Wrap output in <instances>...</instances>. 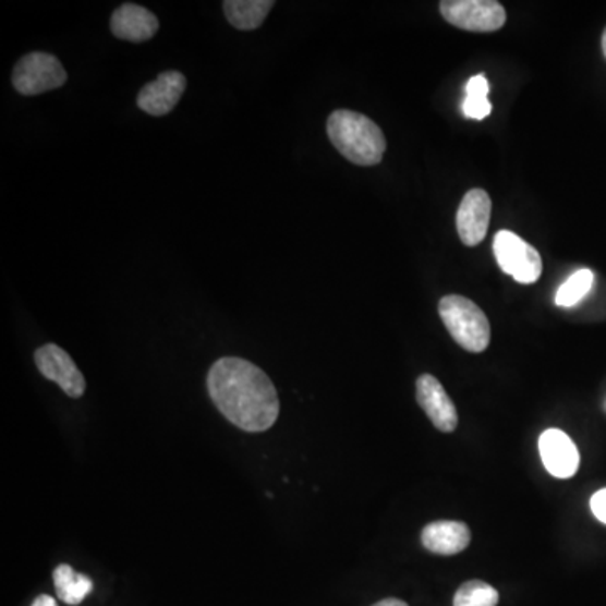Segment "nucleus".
<instances>
[{"label": "nucleus", "mask_w": 606, "mask_h": 606, "mask_svg": "<svg viewBox=\"0 0 606 606\" xmlns=\"http://www.w3.org/2000/svg\"><path fill=\"white\" fill-rule=\"evenodd\" d=\"M445 21L469 33H496L507 21L506 9L496 0H444Z\"/></svg>", "instance_id": "6"}, {"label": "nucleus", "mask_w": 606, "mask_h": 606, "mask_svg": "<svg viewBox=\"0 0 606 606\" xmlns=\"http://www.w3.org/2000/svg\"><path fill=\"white\" fill-rule=\"evenodd\" d=\"M66 82V70L51 52H29L17 61L12 71L15 92L26 97L61 88Z\"/></svg>", "instance_id": "4"}, {"label": "nucleus", "mask_w": 606, "mask_h": 606, "mask_svg": "<svg viewBox=\"0 0 606 606\" xmlns=\"http://www.w3.org/2000/svg\"><path fill=\"white\" fill-rule=\"evenodd\" d=\"M602 48H603V54H605L606 58V29L605 33H603V37H602Z\"/></svg>", "instance_id": "22"}, {"label": "nucleus", "mask_w": 606, "mask_h": 606, "mask_svg": "<svg viewBox=\"0 0 606 606\" xmlns=\"http://www.w3.org/2000/svg\"><path fill=\"white\" fill-rule=\"evenodd\" d=\"M37 369L46 379L54 381L70 398L85 395L86 381L71 355L56 344H46L34 352Z\"/></svg>", "instance_id": "7"}, {"label": "nucleus", "mask_w": 606, "mask_h": 606, "mask_svg": "<svg viewBox=\"0 0 606 606\" xmlns=\"http://www.w3.org/2000/svg\"><path fill=\"white\" fill-rule=\"evenodd\" d=\"M593 271L589 268H583V270L574 271L568 280L559 287L558 293H556V305L559 307H573L580 300L589 295L590 290L593 287Z\"/></svg>", "instance_id": "17"}, {"label": "nucleus", "mask_w": 606, "mask_h": 606, "mask_svg": "<svg viewBox=\"0 0 606 606\" xmlns=\"http://www.w3.org/2000/svg\"><path fill=\"white\" fill-rule=\"evenodd\" d=\"M438 314L455 342L465 351L481 354L490 344V324L477 303L462 295H447L438 303Z\"/></svg>", "instance_id": "3"}, {"label": "nucleus", "mask_w": 606, "mask_h": 606, "mask_svg": "<svg viewBox=\"0 0 606 606\" xmlns=\"http://www.w3.org/2000/svg\"><path fill=\"white\" fill-rule=\"evenodd\" d=\"M185 76L179 71H163L159 78L147 83L138 92L137 105L152 117L169 116L185 92Z\"/></svg>", "instance_id": "10"}, {"label": "nucleus", "mask_w": 606, "mask_h": 606, "mask_svg": "<svg viewBox=\"0 0 606 606\" xmlns=\"http://www.w3.org/2000/svg\"><path fill=\"white\" fill-rule=\"evenodd\" d=\"M499 592L481 580L466 581L457 590L453 606H497Z\"/></svg>", "instance_id": "18"}, {"label": "nucleus", "mask_w": 606, "mask_h": 606, "mask_svg": "<svg viewBox=\"0 0 606 606\" xmlns=\"http://www.w3.org/2000/svg\"><path fill=\"white\" fill-rule=\"evenodd\" d=\"M327 135L334 147L355 166H377L385 157L386 137L383 130L357 111L336 110L330 113Z\"/></svg>", "instance_id": "2"}, {"label": "nucleus", "mask_w": 606, "mask_h": 606, "mask_svg": "<svg viewBox=\"0 0 606 606\" xmlns=\"http://www.w3.org/2000/svg\"><path fill=\"white\" fill-rule=\"evenodd\" d=\"M31 606H58L56 599L49 595H39L36 599H34L33 605Z\"/></svg>", "instance_id": "20"}, {"label": "nucleus", "mask_w": 606, "mask_h": 606, "mask_svg": "<svg viewBox=\"0 0 606 606\" xmlns=\"http://www.w3.org/2000/svg\"><path fill=\"white\" fill-rule=\"evenodd\" d=\"M373 606H408V603L398 598H385L381 602L374 603Z\"/></svg>", "instance_id": "21"}, {"label": "nucleus", "mask_w": 606, "mask_h": 606, "mask_svg": "<svg viewBox=\"0 0 606 606\" xmlns=\"http://www.w3.org/2000/svg\"><path fill=\"white\" fill-rule=\"evenodd\" d=\"M540 453L547 472L556 478H571L580 466L577 445L561 429H546L540 438Z\"/></svg>", "instance_id": "11"}, {"label": "nucleus", "mask_w": 606, "mask_h": 606, "mask_svg": "<svg viewBox=\"0 0 606 606\" xmlns=\"http://www.w3.org/2000/svg\"><path fill=\"white\" fill-rule=\"evenodd\" d=\"M271 0H226L222 2L226 17L240 31H255L265 23L274 8Z\"/></svg>", "instance_id": "14"}, {"label": "nucleus", "mask_w": 606, "mask_h": 606, "mask_svg": "<svg viewBox=\"0 0 606 606\" xmlns=\"http://www.w3.org/2000/svg\"><path fill=\"white\" fill-rule=\"evenodd\" d=\"M492 201L484 189H472L463 196L457 213V230L465 246H477L487 237Z\"/></svg>", "instance_id": "9"}, {"label": "nucleus", "mask_w": 606, "mask_h": 606, "mask_svg": "<svg viewBox=\"0 0 606 606\" xmlns=\"http://www.w3.org/2000/svg\"><path fill=\"white\" fill-rule=\"evenodd\" d=\"M110 29L123 41L144 43L156 36L159 19L142 5L123 4L111 14Z\"/></svg>", "instance_id": "12"}, {"label": "nucleus", "mask_w": 606, "mask_h": 606, "mask_svg": "<svg viewBox=\"0 0 606 606\" xmlns=\"http://www.w3.org/2000/svg\"><path fill=\"white\" fill-rule=\"evenodd\" d=\"M472 534L469 525L460 521H435L422 531V543L428 552L453 556L465 552Z\"/></svg>", "instance_id": "13"}, {"label": "nucleus", "mask_w": 606, "mask_h": 606, "mask_svg": "<svg viewBox=\"0 0 606 606\" xmlns=\"http://www.w3.org/2000/svg\"><path fill=\"white\" fill-rule=\"evenodd\" d=\"M466 98L463 101V113L469 119L473 120H484L490 116L492 105L488 101V92H490V85H488L487 78L484 74H475L466 83Z\"/></svg>", "instance_id": "16"}, {"label": "nucleus", "mask_w": 606, "mask_h": 606, "mask_svg": "<svg viewBox=\"0 0 606 606\" xmlns=\"http://www.w3.org/2000/svg\"><path fill=\"white\" fill-rule=\"evenodd\" d=\"M56 595L66 605H80L93 592L92 578L74 571L70 565H60L52 573Z\"/></svg>", "instance_id": "15"}, {"label": "nucleus", "mask_w": 606, "mask_h": 606, "mask_svg": "<svg viewBox=\"0 0 606 606\" xmlns=\"http://www.w3.org/2000/svg\"><path fill=\"white\" fill-rule=\"evenodd\" d=\"M416 401L438 432L451 433L459 426V414L441 383L432 374H422L416 381Z\"/></svg>", "instance_id": "8"}, {"label": "nucleus", "mask_w": 606, "mask_h": 606, "mask_svg": "<svg viewBox=\"0 0 606 606\" xmlns=\"http://www.w3.org/2000/svg\"><path fill=\"white\" fill-rule=\"evenodd\" d=\"M592 512L599 522L606 524V488L596 492L595 496L592 497Z\"/></svg>", "instance_id": "19"}, {"label": "nucleus", "mask_w": 606, "mask_h": 606, "mask_svg": "<svg viewBox=\"0 0 606 606\" xmlns=\"http://www.w3.org/2000/svg\"><path fill=\"white\" fill-rule=\"evenodd\" d=\"M494 255L500 270L524 286L536 283L543 274L540 252L512 231H499L496 234Z\"/></svg>", "instance_id": "5"}, {"label": "nucleus", "mask_w": 606, "mask_h": 606, "mask_svg": "<svg viewBox=\"0 0 606 606\" xmlns=\"http://www.w3.org/2000/svg\"><path fill=\"white\" fill-rule=\"evenodd\" d=\"M207 391L219 413L243 432H267L277 423V388L267 373L246 359H218L207 373Z\"/></svg>", "instance_id": "1"}]
</instances>
